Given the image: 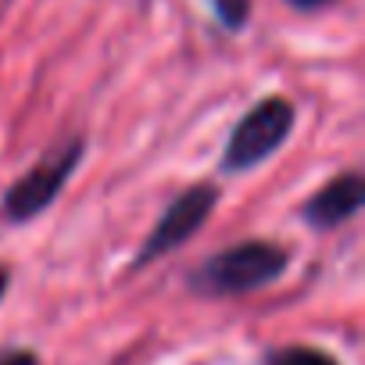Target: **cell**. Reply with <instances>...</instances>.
<instances>
[{"label":"cell","mask_w":365,"mask_h":365,"mask_svg":"<svg viewBox=\"0 0 365 365\" xmlns=\"http://www.w3.org/2000/svg\"><path fill=\"white\" fill-rule=\"evenodd\" d=\"M287 269V251L276 244H237L215 258L205 262V269L194 276V287L205 294H247L265 283H272Z\"/></svg>","instance_id":"obj_1"},{"label":"cell","mask_w":365,"mask_h":365,"mask_svg":"<svg viewBox=\"0 0 365 365\" xmlns=\"http://www.w3.org/2000/svg\"><path fill=\"white\" fill-rule=\"evenodd\" d=\"M294 125V108L290 101L283 97H269L262 101L258 108H251L244 115V122L237 125L233 140H230V150L222 158V168L226 172H240V168H251L258 161H265L290 133Z\"/></svg>","instance_id":"obj_2"},{"label":"cell","mask_w":365,"mask_h":365,"mask_svg":"<svg viewBox=\"0 0 365 365\" xmlns=\"http://www.w3.org/2000/svg\"><path fill=\"white\" fill-rule=\"evenodd\" d=\"M79 158H83V140H72V143H65L58 154L43 158L26 179H19L15 187L8 190V197H4L8 219L22 222V219L40 215V212L61 194V187H65L68 175H72V168L79 165Z\"/></svg>","instance_id":"obj_3"},{"label":"cell","mask_w":365,"mask_h":365,"mask_svg":"<svg viewBox=\"0 0 365 365\" xmlns=\"http://www.w3.org/2000/svg\"><path fill=\"white\" fill-rule=\"evenodd\" d=\"M215 201H219V190L212 187V182H197L194 190H187V194H182V197L161 215V222H158L154 233L147 237V244H143V251H140L136 262L147 265L150 258H158V255H165V251H172V247H179V244H187V240L208 222Z\"/></svg>","instance_id":"obj_4"},{"label":"cell","mask_w":365,"mask_h":365,"mask_svg":"<svg viewBox=\"0 0 365 365\" xmlns=\"http://www.w3.org/2000/svg\"><path fill=\"white\" fill-rule=\"evenodd\" d=\"M361 201H365V182H361V175L347 172V175L333 179L329 187H322V190L308 201L304 219H308L315 230H329V226L351 219V215L361 208Z\"/></svg>","instance_id":"obj_5"},{"label":"cell","mask_w":365,"mask_h":365,"mask_svg":"<svg viewBox=\"0 0 365 365\" xmlns=\"http://www.w3.org/2000/svg\"><path fill=\"white\" fill-rule=\"evenodd\" d=\"M265 365H336V361L319 347H279L265 358Z\"/></svg>","instance_id":"obj_6"},{"label":"cell","mask_w":365,"mask_h":365,"mask_svg":"<svg viewBox=\"0 0 365 365\" xmlns=\"http://www.w3.org/2000/svg\"><path fill=\"white\" fill-rule=\"evenodd\" d=\"M215 4V15L222 19V26L230 29H240L251 15V0H212Z\"/></svg>","instance_id":"obj_7"},{"label":"cell","mask_w":365,"mask_h":365,"mask_svg":"<svg viewBox=\"0 0 365 365\" xmlns=\"http://www.w3.org/2000/svg\"><path fill=\"white\" fill-rule=\"evenodd\" d=\"M0 365H36V354H29V351H11V354H0Z\"/></svg>","instance_id":"obj_8"},{"label":"cell","mask_w":365,"mask_h":365,"mask_svg":"<svg viewBox=\"0 0 365 365\" xmlns=\"http://www.w3.org/2000/svg\"><path fill=\"white\" fill-rule=\"evenodd\" d=\"M287 4H294V8H326L329 0H287Z\"/></svg>","instance_id":"obj_9"},{"label":"cell","mask_w":365,"mask_h":365,"mask_svg":"<svg viewBox=\"0 0 365 365\" xmlns=\"http://www.w3.org/2000/svg\"><path fill=\"white\" fill-rule=\"evenodd\" d=\"M4 287H8V269L0 265V297H4Z\"/></svg>","instance_id":"obj_10"}]
</instances>
